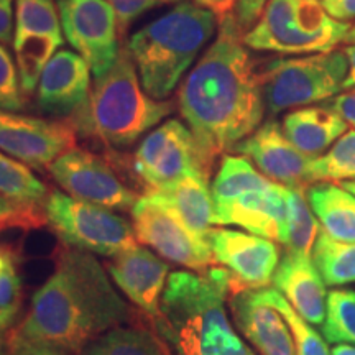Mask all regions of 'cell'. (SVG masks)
<instances>
[{"instance_id":"obj_36","label":"cell","mask_w":355,"mask_h":355,"mask_svg":"<svg viewBox=\"0 0 355 355\" xmlns=\"http://www.w3.org/2000/svg\"><path fill=\"white\" fill-rule=\"evenodd\" d=\"M107 2L117 12L121 28H127L137 17H140L150 8L162 6L159 0H107Z\"/></svg>"},{"instance_id":"obj_3","label":"cell","mask_w":355,"mask_h":355,"mask_svg":"<svg viewBox=\"0 0 355 355\" xmlns=\"http://www.w3.org/2000/svg\"><path fill=\"white\" fill-rule=\"evenodd\" d=\"M230 293L237 285L220 266L170 275L155 324L175 355H255L230 322Z\"/></svg>"},{"instance_id":"obj_47","label":"cell","mask_w":355,"mask_h":355,"mask_svg":"<svg viewBox=\"0 0 355 355\" xmlns=\"http://www.w3.org/2000/svg\"><path fill=\"white\" fill-rule=\"evenodd\" d=\"M343 186L345 189L349 191V193H352L354 196H355V180H352V181H345V183H343Z\"/></svg>"},{"instance_id":"obj_5","label":"cell","mask_w":355,"mask_h":355,"mask_svg":"<svg viewBox=\"0 0 355 355\" xmlns=\"http://www.w3.org/2000/svg\"><path fill=\"white\" fill-rule=\"evenodd\" d=\"M171 112L170 102L146 94L130 53L122 48L74 117L79 130L114 148H127Z\"/></svg>"},{"instance_id":"obj_4","label":"cell","mask_w":355,"mask_h":355,"mask_svg":"<svg viewBox=\"0 0 355 355\" xmlns=\"http://www.w3.org/2000/svg\"><path fill=\"white\" fill-rule=\"evenodd\" d=\"M219 17L196 2H181L128 40L127 50L145 92L165 101L175 91L207 42Z\"/></svg>"},{"instance_id":"obj_9","label":"cell","mask_w":355,"mask_h":355,"mask_svg":"<svg viewBox=\"0 0 355 355\" xmlns=\"http://www.w3.org/2000/svg\"><path fill=\"white\" fill-rule=\"evenodd\" d=\"M64 38L91 68L96 79L117 61L119 17L107 0H58Z\"/></svg>"},{"instance_id":"obj_25","label":"cell","mask_w":355,"mask_h":355,"mask_svg":"<svg viewBox=\"0 0 355 355\" xmlns=\"http://www.w3.org/2000/svg\"><path fill=\"white\" fill-rule=\"evenodd\" d=\"M272 183V180L261 175L252 165L250 159H247L245 157L225 155L222 158L220 168L211 188L214 206H222V204H227L234 199L245 196L248 193L261 191L268 188Z\"/></svg>"},{"instance_id":"obj_2","label":"cell","mask_w":355,"mask_h":355,"mask_svg":"<svg viewBox=\"0 0 355 355\" xmlns=\"http://www.w3.org/2000/svg\"><path fill=\"white\" fill-rule=\"evenodd\" d=\"M130 308L96 255L64 250L38 288L28 313L8 339L79 355L97 337L123 326Z\"/></svg>"},{"instance_id":"obj_46","label":"cell","mask_w":355,"mask_h":355,"mask_svg":"<svg viewBox=\"0 0 355 355\" xmlns=\"http://www.w3.org/2000/svg\"><path fill=\"white\" fill-rule=\"evenodd\" d=\"M344 42H345V43H349V44H355V25L352 26V28L349 30L347 37H345Z\"/></svg>"},{"instance_id":"obj_10","label":"cell","mask_w":355,"mask_h":355,"mask_svg":"<svg viewBox=\"0 0 355 355\" xmlns=\"http://www.w3.org/2000/svg\"><path fill=\"white\" fill-rule=\"evenodd\" d=\"M133 170L146 188L159 189L191 173H206L193 132L186 123L170 119L150 132L133 155Z\"/></svg>"},{"instance_id":"obj_40","label":"cell","mask_w":355,"mask_h":355,"mask_svg":"<svg viewBox=\"0 0 355 355\" xmlns=\"http://www.w3.org/2000/svg\"><path fill=\"white\" fill-rule=\"evenodd\" d=\"M15 28V0H0V43L12 44Z\"/></svg>"},{"instance_id":"obj_6","label":"cell","mask_w":355,"mask_h":355,"mask_svg":"<svg viewBox=\"0 0 355 355\" xmlns=\"http://www.w3.org/2000/svg\"><path fill=\"white\" fill-rule=\"evenodd\" d=\"M350 30L324 10L321 0H268L243 33L247 48L279 55H316L336 50Z\"/></svg>"},{"instance_id":"obj_21","label":"cell","mask_w":355,"mask_h":355,"mask_svg":"<svg viewBox=\"0 0 355 355\" xmlns=\"http://www.w3.org/2000/svg\"><path fill=\"white\" fill-rule=\"evenodd\" d=\"M207 178L206 173H191L165 188L146 191V194L166 207L191 232L206 239L216 225L214 199Z\"/></svg>"},{"instance_id":"obj_16","label":"cell","mask_w":355,"mask_h":355,"mask_svg":"<svg viewBox=\"0 0 355 355\" xmlns=\"http://www.w3.org/2000/svg\"><path fill=\"white\" fill-rule=\"evenodd\" d=\"M105 268L115 286L130 303L153 321L159 316L163 293L170 278L166 260L155 255L148 248L137 245L110 259Z\"/></svg>"},{"instance_id":"obj_11","label":"cell","mask_w":355,"mask_h":355,"mask_svg":"<svg viewBox=\"0 0 355 355\" xmlns=\"http://www.w3.org/2000/svg\"><path fill=\"white\" fill-rule=\"evenodd\" d=\"M132 225L137 241L152 247L163 260L191 272H206L214 265L211 247L171 214L166 207L145 194L132 207Z\"/></svg>"},{"instance_id":"obj_29","label":"cell","mask_w":355,"mask_h":355,"mask_svg":"<svg viewBox=\"0 0 355 355\" xmlns=\"http://www.w3.org/2000/svg\"><path fill=\"white\" fill-rule=\"evenodd\" d=\"M0 194L12 201L37 207L44 204L46 188L32 170L0 150Z\"/></svg>"},{"instance_id":"obj_28","label":"cell","mask_w":355,"mask_h":355,"mask_svg":"<svg viewBox=\"0 0 355 355\" xmlns=\"http://www.w3.org/2000/svg\"><path fill=\"white\" fill-rule=\"evenodd\" d=\"M286 250L311 255L321 225L306 199L304 189L286 188Z\"/></svg>"},{"instance_id":"obj_43","label":"cell","mask_w":355,"mask_h":355,"mask_svg":"<svg viewBox=\"0 0 355 355\" xmlns=\"http://www.w3.org/2000/svg\"><path fill=\"white\" fill-rule=\"evenodd\" d=\"M343 51L349 61V73L343 84V91H347V89L355 87V44H347V46L343 48Z\"/></svg>"},{"instance_id":"obj_23","label":"cell","mask_w":355,"mask_h":355,"mask_svg":"<svg viewBox=\"0 0 355 355\" xmlns=\"http://www.w3.org/2000/svg\"><path fill=\"white\" fill-rule=\"evenodd\" d=\"M306 199L319 225L334 241L355 242V196L336 183H313L304 188Z\"/></svg>"},{"instance_id":"obj_7","label":"cell","mask_w":355,"mask_h":355,"mask_svg":"<svg viewBox=\"0 0 355 355\" xmlns=\"http://www.w3.org/2000/svg\"><path fill=\"white\" fill-rule=\"evenodd\" d=\"M349 61L343 50L268 61L260 74L265 107L272 115L326 102L343 91Z\"/></svg>"},{"instance_id":"obj_19","label":"cell","mask_w":355,"mask_h":355,"mask_svg":"<svg viewBox=\"0 0 355 355\" xmlns=\"http://www.w3.org/2000/svg\"><path fill=\"white\" fill-rule=\"evenodd\" d=\"M91 94V68L76 51L58 50L40 76L37 97L44 112L76 114Z\"/></svg>"},{"instance_id":"obj_15","label":"cell","mask_w":355,"mask_h":355,"mask_svg":"<svg viewBox=\"0 0 355 355\" xmlns=\"http://www.w3.org/2000/svg\"><path fill=\"white\" fill-rule=\"evenodd\" d=\"M234 152L250 159L273 183L304 189L311 183V159L301 153L277 121H268L234 146Z\"/></svg>"},{"instance_id":"obj_31","label":"cell","mask_w":355,"mask_h":355,"mask_svg":"<svg viewBox=\"0 0 355 355\" xmlns=\"http://www.w3.org/2000/svg\"><path fill=\"white\" fill-rule=\"evenodd\" d=\"M260 296L266 303L272 304L275 309H278L290 324L293 336H295L296 350L298 355H332L329 347H327V340L304 321L303 318L291 308V304L285 300L282 293L275 290V288H261Z\"/></svg>"},{"instance_id":"obj_22","label":"cell","mask_w":355,"mask_h":355,"mask_svg":"<svg viewBox=\"0 0 355 355\" xmlns=\"http://www.w3.org/2000/svg\"><path fill=\"white\" fill-rule=\"evenodd\" d=\"M286 139L309 158L321 157L349 130V123L329 105H308L291 110L282 123Z\"/></svg>"},{"instance_id":"obj_27","label":"cell","mask_w":355,"mask_h":355,"mask_svg":"<svg viewBox=\"0 0 355 355\" xmlns=\"http://www.w3.org/2000/svg\"><path fill=\"white\" fill-rule=\"evenodd\" d=\"M79 355H166L152 332L117 326L87 344Z\"/></svg>"},{"instance_id":"obj_12","label":"cell","mask_w":355,"mask_h":355,"mask_svg":"<svg viewBox=\"0 0 355 355\" xmlns=\"http://www.w3.org/2000/svg\"><path fill=\"white\" fill-rule=\"evenodd\" d=\"M48 170L66 194L107 209L132 211L140 198L119 180L107 163L84 150H68Z\"/></svg>"},{"instance_id":"obj_24","label":"cell","mask_w":355,"mask_h":355,"mask_svg":"<svg viewBox=\"0 0 355 355\" xmlns=\"http://www.w3.org/2000/svg\"><path fill=\"white\" fill-rule=\"evenodd\" d=\"M35 42H58L63 44V28L55 0H15L12 46Z\"/></svg>"},{"instance_id":"obj_39","label":"cell","mask_w":355,"mask_h":355,"mask_svg":"<svg viewBox=\"0 0 355 355\" xmlns=\"http://www.w3.org/2000/svg\"><path fill=\"white\" fill-rule=\"evenodd\" d=\"M326 105L336 110L349 125L355 127V87L347 89L345 92H339L332 99L326 101Z\"/></svg>"},{"instance_id":"obj_18","label":"cell","mask_w":355,"mask_h":355,"mask_svg":"<svg viewBox=\"0 0 355 355\" xmlns=\"http://www.w3.org/2000/svg\"><path fill=\"white\" fill-rule=\"evenodd\" d=\"M286 186L278 183L214 206L216 225H239L247 232L283 245L286 241Z\"/></svg>"},{"instance_id":"obj_33","label":"cell","mask_w":355,"mask_h":355,"mask_svg":"<svg viewBox=\"0 0 355 355\" xmlns=\"http://www.w3.org/2000/svg\"><path fill=\"white\" fill-rule=\"evenodd\" d=\"M21 308V278L15 259L0 247V331L12 327Z\"/></svg>"},{"instance_id":"obj_1","label":"cell","mask_w":355,"mask_h":355,"mask_svg":"<svg viewBox=\"0 0 355 355\" xmlns=\"http://www.w3.org/2000/svg\"><path fill=\"white\" fill-rule=\"evenodd\" d=\"M178 101L209 170L219 155L260 127L265 115L260 74L232 12L219 20L216 40L184 79Z\"/></svg>"},{"instance_id":"obj_34","label":"cell","mask_w":355,"mask_h":355,"mask_svg":"<svg viewBox=\"0 0 355 355\" xmlns=\"http://www.w3.org/2000/svg\"><path fill=\"white\" fill-rule=\"evenodd\" d=\"M24 94L17 61L7 50V44L0 43V109L19 112L25 105Z\"/></svg>"},{"instance_id":"obj_42","label":"cell","mask_w":355,"mask_h":355,"mask_svg":"<svg viewBox=\"0 0 355 355\" xmlns=\"http://www.w3.org/2000/svg\"><path fill=\"white\" fill-rule=\"evenodd\" d=\"M194 2L204 8H209V10L214 12L220 20L222 17L227 15V13H230V10L237 6L239 0H194Z\"/></svg>"},{"instance_id":"obj_41","label":"cell","mask_w":355,"mask_h":355,"mask_svg":"<svg viewBox=\"0 0 355 355\" xmlns=\"http://www.w3.org/2000/svg\"><path fill=\"white\" fill-rule=\"evenodd\" d=\"M321 6L337 21L350 24L355 20V0H321Z\"/></svg>"},{"instance_id":"obj_26","label":"cell","mask_w":355,"mask_h":355,"mask_svg":"<svg viewBox=\"0 0 355 355\" xmlns=\"http://www.w3.org/2000/svg\"><path fill=\"white\" fill-rule=\"evenodd\" d=\"M311 257L327 286L355 283V242L334 241L321 229Z\"/></svg>"},{"instance_id":"obj_20","label":"cell","mask_w":355,"mask_h":355,"mask_svg":"<svg viewBox=\"0 0 355 355\" xmlns=\"http://www.w3.org/2000/svg\"><path fill=\"white\" fill-rule=\"evenodd\" d=\"M275 290L282 293L291 308L311 326L322 327L327 311L326 283L313 257L288 252L273 275Z\"/></svg>"},{"instance_id":"obj_48","label":"cell","mask_w":355,"mask_h":355,"mask_svg":"<svg viewBox=\"0 0 355 355\" xmlns=\"http://www.w3.org/2000/svg\"><path fill=\"white\" fill-rule=\"evenodd\" d=\"M162 3H168V2H180V0H159Z\"/></svg>"},{"instance_id":"obj_14","label":"cell","mask_w":355,"mask_h":355,"mask_svg":"<svg viewBox=\"0 0 355 355\" xmlns=\"http://www.w3.org/2000/svg\"><path fill=\"white\" fill-rule=\"evenodd\" d=\"M74 148V128L64 122L0 109V150L28 168L50 166Z\"/></svg>"},{"instance_id":"obj_30","label":"cell","mask_w":355,"mask_h":355,"mask_svg":"<svg viewBox=\"0 0 355 355\" xmlns=\"http://www.w3.org/2000/svg\"><path fill=\"white\" fill-rule=\"evenodd\" d=\"M355 180V130H347L321 157L311 159V183Z\"/></svg>"},{"instance_id":"obj_32","label":"cell","mask_w":355,"mask_h":355,"mask_svg":"<svg viewBox=\"0 0 355 355\" xmlns=\"http://www.w3.org/2000/svg\"><path fill=\"white\" fill-rule=\"evenodd\" d=\"M322 337L331 344L355 345V291L332 290L327 295Z\"/></svg>"},{"instance_id":"obj_17","label":"cell","mask_w":355,"mask_h":355,"mask_svg":"<svg viewBox=\"0 0 355 355\" xmlns=\"http://www.w3.org/2000/svg\"><path fill=\"white\" fill-rule=\"evenodd\" d=\"M229 308L235 327L260 355H298L290 324L261 298L259 290L235 293Z\"/></svg>"},{"instance_id":"obj_38","label":"cell","mask_w":355,"mask_h":355,"mask_svg":"<svg viewBox=\"0 0 355 355\" xmlns=\"http://www.w3.org/2000/svg\"><path fill=\"white\" fill-rule=\"evenodd\" d=\"M6 355H73L63 349L51 347V345L21 343V340L7 339Z\"/></svg>"},{"instance_id":"obj_44","label":"cell","mask_w":355,"mask_h":355,"mask_svg":"<svg viewBox=\"0 0 355 355\" xmlns=\"http://www.w3.org/2000/svg\"><path fill=\"white\" fill-rule=\"evenodd\" d=\"M332 355H355L354 344H336L331 350Z\"/></svg>"},{"instance_id":"obj_8","label":"cell","mask_w":355,"mask_h":355,"mask_svg":"<svg viewBox=\"0 0 355 355\" xmlns=\"http://www.w3.org/2000/svg\"><path fill=\"white\" fill-rule=\"evenodd\" d=\"M46 224L69 248L114 259L139 245L133 225L112 209L53 191L43 204Z\"/></svg>"},{"instance_id":"obj_35","label":"cell","mask_w":355,"mask_h":355,"mask_svg":"<svg viewBox=\"0 0 355 355\" xmlns=\"http://www.w3.org/2000/svg\"><path fill=\"white\" fill-rule=\"evenodd\" d=\"M42 222L37 207L15 202L0 194V230L38 227Z\"/></svg>"},{"instance_id":"obj_45","label":"cell","mask_w":355,"mask_h":355,"mask_svg":"<svg viewBox=\"0 0 355 355\" xmlns=\"http://www.w3.org/2000/svg\"><path fill=\"white\" fill-rule=\"evenodd\" d=\"M6 350H7V339H6V334H3V331H0V355H6Z\"/></svg>"},{"instance_id":"obj_13","label":"cell","mask_w":355,"mask_h":355,"mask_svg":"<svg viewBox=\"0 0 355 355\" xmlns=\"http://www.w3.org/2000/svg\"><path fill=\"white\" fill-rule=\"evenodd\" d=\"M214 263L232 275L239 293L268 288L279 260V247L270 239L232 229H214L206 234Z\"/></svg>"},{"instance_id":"obj_37","label":"cell","mask_w":355,"mask_h":355,"mask_svg":"<svg viewBox=\"0 0 355 355\" xmlns=\"http://www.w3.org/2000/svg\"><path fill=\"white\" fill-rule=\"evenodd\" d=\"M266 2L268 0H239L237 6H235L234 15L243 33L250 30L255 21L259 20Z\"/></svg>"}]
</instances>
